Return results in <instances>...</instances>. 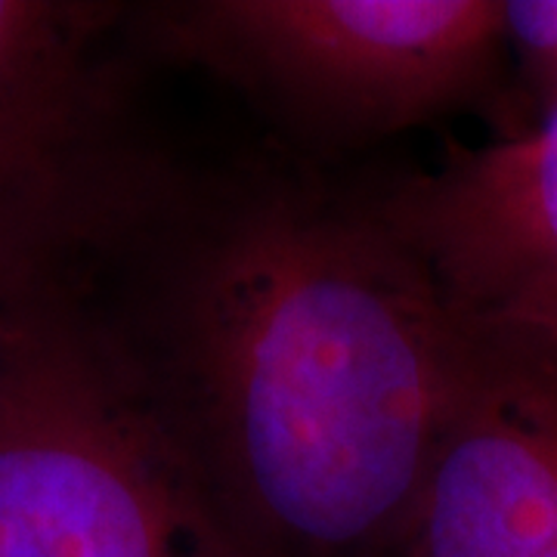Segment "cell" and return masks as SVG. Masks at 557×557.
I'll return each mask as SVG.
<instances>
[{
    "label": "cell",
    "instance_id": "4",
    "mask_svg": "<svg viewBox=\"0 0 557 557\" xmlns=\"http://www.w3.org/2000/svg\"><path fill=\"white\" fill-rule=\"evenodd\" d=\"M372 205L461 341L557 379V106Z\"/></svg>",
    "mask_w": 557,
    "mask_h": 557
},
{
    "label": "cell",
    "instance_id": "2",
    "mask_svg": "<svg viewBox=\"0 0 557 557\" xmlns=\"http://www.w3.org/2000/svg\"><path fill=\"white\" fill-rule=\"evenodd\" d=\"M78 263L0 313V557H245Z\"/></svg>",
    "mask_w": 557,
    "mask_h": 557
},
{
    "label": "cell",
    "instance_id": "1",
    "mask_svg": "<svg viewBox=\"0 0 557 557\" xmlns=\"http://www.w3.org/2000/svg\"><path fill=\"white\" fill-rule=\"evenodd\" d=\"M109 317L245 557L403 545L461 338L375 205L260 177L183 208Z\"/></svg>",
    "mask_w": 557,
    "mask_h": 557
},
{
    "label": "cell",
    "instance_id": "3",
    "mask_svg": "<svg viewBox=\"0 0 557 557\" xmlns=\"http://www.w3.org/2000/svg\"><path fill=\"white\" fill-rule=\"evenodd\" d=\"M183 57L319 134L381 137L493 84L505 3L493 0H199L159 16Z\"/></svg>",
    "mask_w": 557,
    "mask_h": 557
},
{
    "label": "cell",
    "instance_id": "6",
    "mask_svg": "<svg viewBox=\"0 0 557 557\" xmlns=\"http://www.w3.org/2000/svg\"><path fill=\"white\" fill-rule=\"evenodd\" d=\"M100 3L0 0V201L106 211L134 193L112 152Z\"/></svg>",
    "mask_w": 557,
    "mask_h": 557
},
{
    "label": "cell",
    "instance_id": "8",
    "mask_svg": "<svg viewBox=\"0 0 557 557\" xmlns=\"http://www.w3.org/2000/svg\"><path fill=\"white\" fill-rule=\"evenodd\" d=\"M505 44L539 102L557 106V0H505Z\"/></svg>",
    "mask_w": 557,
    "mask_h": 557
},
{
    "label": "cell",
    "instance_id": "5",
    "mask_svg": "<svg viewBox=\"0 0 557 557\" xmlns=\"http://www.w3.org/2000/svg\"><path fill=\"white\" fill-rule=\"evenodd\" d=\"M403 548L557 557V379L461 341Z\"/></svg>",
    "mask_w": 557,
    "mask_h": 557
},
{
    "label": "cell",
    "instance_id": "7",
    "mask_svg": "<svg viewBox=\"0 0 557 557\" xmlns=\"http://www.w3.org/2000/svg\"><path fill=\"white\" fill-rule=\"evenodd\" d=\"M109 220L50 201H0V313L44 278L78 263Z\"/></svg>",
    "mask_w": 557,
    "mask_h": 557
}]
</instances>
